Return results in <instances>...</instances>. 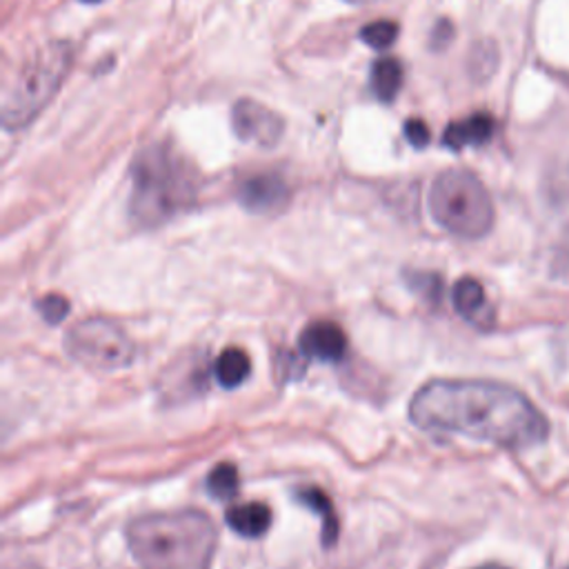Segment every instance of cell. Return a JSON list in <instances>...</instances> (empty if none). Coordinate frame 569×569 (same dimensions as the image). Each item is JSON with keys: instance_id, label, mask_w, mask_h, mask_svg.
<instances>
[{"instance_id": "obj_17", "label": "cell", "mask_w": 569, "mask_h": 569, "mask_svg": "<svg viewBox=\"0 0 569 569\" xmlns=\"http://www.w3.org/2000/svg\"><path fill=\"white\" fill-rule=\"evenodd\" d=\"M207 491L216 500H231L238 493V469L231 462L216 465L207 476Z\"/></svg>"}, {"instance_id": "obj_4", "label": "cell", "mask_w": 569, "mask_h": 569, "mask_svg": "<svg viewBox=\"0 0 569 569\" xmlns=\"http://www.w3.org/2000/svg\"><path fill=\"white\" fill-rule=\"evenodd\" d=\"M71 62V42L53 40L20 64L2 96V124L7 131L24 129L33 118L40 116L62 84Z\"/></svg>"}, {"instance_id": "obj_1", "label": "cell", "mask_w": 569, "mask_h": 569, "mask_svg": "<svg viewBox=\"0 0 569 569\" xmlns=\"http://www.w3.org/2000/svg\"><path fill=\"white\" fill-rule=\"evenodd\" d=\"M407 413L418 429L507 449L540 445L549 433L545 413L522 391L489 380H431L413 393Z\"/></svg>"}, {"instance_id": "obj_19", "label": "cell", "mask_w": 569, "mask_h": 569, "mask_svg": "<svg viewBox=\"0 0 569 569\" xmlns=\"http://www.w3.org/2000/svg\"><path fill=\"white\" fill-rule=\"evenodd\" d=\"M36 307H38L40 316H42L49 325L62 322V320L67 318V313H69V302H67V298L60 296V293H47V296H42V298L36 302Z\"/></svg>"}, {"instance_id": "obj_3", "label": "cell", "mask_w": 569, "mask_h": 569, "mask_svg": "<svg viewBox=\"0 0 569 569\" xmlns=\"http://www.w3.org/2000/svg\"><path fill=\"white\" fill-rule=\"evenodd\" d=\"M198 193L193 167L167 142L144 147L131 162L129 216L140 227H158L191 207Z\"/></svg>"}, {"instance_id": "obj_7", "label": "cell", "mask_w": 569, "mask_h": 569, "mask_svg": "<svg viewBox=\"0 0 569 569\" xmlns=\"http://www.w3.org/2000/svg\"><path fill=\"white\" fill-rule=\"evenodd\" d=\"M233 133L258 147H276L284 133V120L253 98H238L231 107Z\"/></svg>"}, {"instance_id": "obj_11", "label": "cell", "mask_w": 569, "mask_h": 569, "mask_svg": "<svg viewBox=\"0 0 569 569\" xmlns=\"http://www.w3.org/2000/svg\"><path fill=\"white\" fill-rule=\"evenodd\" d=\"M496 131V120L487 111H476L462 120H453L445 133H442V144L447 149H465V147H478L491 140Z\"/></svg>"}, {"instance_id": "obj_14", "label": "cell", "mask_w": 569, "mask_h": 569, "mask_svg": "<svg viewBox=\"0 0 569 569\" xmlns=\"http://www.w3.org/2000/svg\"><path fill=\"white\" fill-rule=\"evenodd\" d=\"M249 371H251L249 356L242 349H238V347L224 349L216 358V365H213V376H216L218 385L224 387V389L240 387L247 380Z\"/></svg>"}, {"instance_id": "obj_5", "label": "cell", "mask_w": 569, "mask_h": 569, "mask_svg": "<svg viewBox=\"0 0 569 569\" xmlns=\"http://www.w3.org/2000/svg\"><path fill=\"white\" fill-rule=\"evenodd\" d=\"M429 213L445 231L465 240L487 236L496 216L489 191L465 169H447L431 182Z\"/></svg>"}, {"instance_id": "obj_13", "label": "cell", "mask_w": 569, "mask_h": 569, "mask_svg": "<svg viewBox=\"0 0 569 569\" xmlns=\"http://www.w3.org/2000/svg\"><path fill=\"white\" fill-rule=\"evenodd\" d=\"M402 78H405V69L402 62L393 56H385L378 58L371 64V91L380 102H391L400 87H402Z\"/></svg>"}, {"instance_id": "obj_10", "label": "cell", "mask_w": 569, "mask_h": 569, "mask_svg": "<svg viewBox=\"0 0 569 569\" xmlns=\"http://www.w3.org/2000/svg\"><path fill=\"white\" fill-rule=\"evenodd\" d=\"M451 300H453V309L458 311V316L462 320H467L471 327L489 331L496 325V311L485 293V287L471 278L465 276L453 284L451 291Z\"/></svg>"}, {"instance_id": "obj_18", "label": "cell", "mask_w": 569, "mask_h": 569, "mask_svg": "<svg viewBox=\"0 0 569 569\" xmlns=\"http://www.w3.org/2000/svg\"><path fill=\"white\" fill-rule=\"evenodd\" d=\"M398 38V24L391 20H376L360 29V40L371 49H389Z\"/></svg>"}, {"instance_id": "obj_15", "label": "cell", "mask_w": 569, "mask_h": 569, "mask_svg": "<svg viewBox=\"0 0 569 569\" xmlns=\"http://www.w3.org/2000/svg\"><path fill=\"white\" fill-rule=\"evenodd\" d=\"M296 500L322 518V542L325 547H331L333 540L338 538V518L333 513L329 496L318 487H305L296 491Z\"/></svg>"}, {"instance_id": "obj_22", "label": "cell", "mask_w": 569, "mask_h": 569, "mask_svg": "<svg viewBox=\"0 0 569 569\" xmlns=\"http://www.w3.org/2000/svg\"><path fill=\"white\" fill-rule=\"evenodd\" d=\"M558 191L569 196V164L562 169V173H558Z\"/></svg>"}, {"instance_id": "obj_8", "label": "cell", "mask_w": 569, "mask_h": 569, "mask_svg": "<svg viewBox=\"0 0 569 569\" xmlns=\"http://www.w3.org/2000/svg\"><path fill=\"white\" fill-rule=\"evenodd\" d=\"M347 333L340 325L331 320L309 322L298 336V349L309 360L320 362H340L347 353Z\"/></svg>"}, {"instance_id": "obj_2", "label": "cell", "mask_w": 569, "mask_h": 569, "mask_svg": "<svg viewBox=\"0 0 569 569\" xmlns=\"http://www.w3.org/2000/svg\"><path fill=\"white\" fill-rule=\"evenodd\" d=\"M216 540L211 518L198 509L153 511L127 527V547L142 569H209Z\"/></svg>"}, {"instance_id": "obj_26", "label": "cell", "mask_w": 569, "mask_h": 569, "mask_svg": "<svg viewBox=\"0 0 569 569\" xmlns=\"http://www.w3.org/2000/svg\"><path fill=\"white\" fill-rule=\"evenodd\" d=\"M82 2H100V0H82Z\"/></svg>"}, {"instance_id": "obj_6", "label": "cell", "mask_w": 569, "mask_h": 569, "mask_svg": "<svg viewBox=\"0 0 569 569\" xmlns=\"http://www.w3.org/2000/svg\"><path fill=\"white\" fill-rule=\"evenodd\" d=\"M64 349L73 360L98 371L124 369L136 358L133 340L107 318H87L73 325L64 336Z\"/></svg>"}, {"instance_id": "obj_16", "label": "cell", "mask_w": 569, "mask_h": 569, "mask_svg": "<svg viewBox=\"0 0 569 569\" xmlns=\"http://www.w3.org/2000/svg\"><path fill=\"white\" fill-rule=\"evenodd\" d=\"M498 64H500V49L491 38H482L471 47L467 71L476 82H487L496 73Z\"/></svg>"}, {"instance_id": "obj_21", "label": "cell", "mask_w": 569, "mask_h": 569, "mask_svg": "<svg viewBox=\"0 0 569 569\" xmlns=\"http://www.w3.org/2000/svg\"><path fill=\"white\" fill-rule=\"evenodd\" d=\"M453 40V24L447 18H440L436 22V27L431 29V38H429V47L431 49H445L449 42Z\"/></svg>"}, {"instance_id": "obj_9", "label": "cell", "mask_w": 569, "mask_h": 569, "mask_svg": "<svg viewBox=\"0 0 569 569\" xmlns=\"http://www.w3.org/2000/svg\"><path fill=\"white\" fill-rule=\"evenodd\" d=\"M289 200L287 182L276 173H256L240 182L238 202L251 213L280 211Z\"/></svg>"}, {"instance_id": "obj_25", "label": "cell", "mask_w": 569, "mask_h": 569, "mask_svg": "<svg viewBox=\"0 0 569 569\" xmlns=\"http://www.w3.org/2000/svg\"><path fill=\"white\" fill-rule=\"evenodd\" d=\"M20 569H38V567H29V565H27V567H20Z\"/></svg>"}, {"instance_id": "obj_24", "label": "cell", "mask_w": 569, "mask_h": 569, "mask_svg": "<svg viewBox=\"0 0 569 569\" xmlns=\"http://www.w3.org/2000/svg\"><path fill=\"white\" fill-rule=\"evenodd\" d=\"M347 2H353V4H362V2H371V0H347Z\"/></svg>"}, {"instance_id": "obj_23", "label": "cell", "mask_w": 569, "mask_h": 569, "mask_svg": "<svg viewBox=\"0 0 569 569\" xmlns=\"http://www.w3.org/2000/svg\"><path fill=\"white\" fill-rule=\"evenodd\" d=\"M473 569H509V567H502V565H480V567H473Z\"/></svg>"}, {"instance_id": "obj_20", "label": "cell", "mask_w": 569, "mask_h": 569, "mask_svg": "<svg viewBox=\"0 0 569 569\" xmlns=\"http://www.w3.org/2000/svg\"><path fill=\"white\" fill-rule=\"evenodd\" d=\"M402 131H405V138H407V142H409L411 147L422 149V147L429 144L431 131H429V127H427L425 120H420V118H407Z\"/></svg>"}, {"instance_id": "obj_12", "label": "cell", "mask_w": 569, "mask_h": 569, "mask_svg": "<svg viewBox=\"0 0 569 569\" xmlns=\"http://www.w3.org/2000/svg\"><path fill=\"white\" fill-rule=\"evenodd\" d=\"M271 509L264 502H244L227 509L224 522L242 538H262L271 527Z\"/></svg>"}]
</instances>
